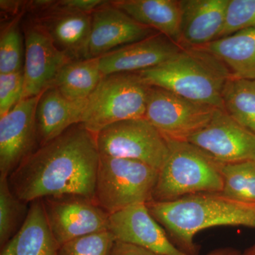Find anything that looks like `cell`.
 <instances>
[{
	"instance_id": "cell-1",
	"label": "cell",
	"mask_w": 255,
	"mask_h": 255,
	"mask_svg": "<svg viewBox=\"0 0 255 255\" xmlns=\"http://www.w3.org/2000/svg\"><path fill=\"white\" fill-rule=\"evenodd\" d=\"M100 155L96 135L77 124L40 146L8 177L13 193L26 203L51 196L95 201Z\"/></svg>"
},
{
	"instance_id": "cell-2",
	"label": "cell",
	"mask_w": 255,
	"mask_h": 255,
	"mask_svg": "<svg viewBox=\"0 0 255 255\" xmlns=\"http://www.w3.org/2000/svg\"><path fill=\"white\" fill-rule=\"evenodd\" d=\"M150 214L163 226L187 254L195 255L194 238L215 226H242L255 228V204L233 200L222 193H201L171 201L146 204Z\"/></svg>"
},
{
	"instance_id": "cell-3",
	"label": "cell",
	"mask_w": 255,
	"mask_h": 255,
	"mask_svg": "<svg viewBox=\"0 0 255 255\" xmlns=\"http://www.w3.org/2000/svg\"><path fill=\"white\" fill-rule=\"evenodd\" d=\"M137 73L149 86L222 110L223 88L231 77L217 58L198 48H184L165 63Z\"/></svg>"
},
{
	"instance_id": "cell-4",
	"label": "cell",
	"mask_w": 255,
	"mask_h": 255,
	"mask_svg": "<svg viewBox=\"0 0 255 255\" xmlns=\"http://www.w3.org/2000/svg\"><path fill=\"white\" fill-rule=\"evenodd\" d=\"M169 151L159 170L153 201H171L223 190L222 163L187 141L168 140Z\"/></svg>"
},
{
	"instance_id": "cell-5",
	"label": "cell",
	"mask_w": 255,
	"mask_h": 255,
	"mask_svg": "<svg viewBox=\"0 0 255 255\" xmlns=\"http://www.w3.org/2000/svg\"><path fill=\"white\" fill-rule=\"evenodd\" d=\"M149 89L137 73L106 75L87 99L80 124L96 135L111 124L145 118Z\"/></svg>"
},
{
	"instance_id": "cell-6",
	"label": "cell",
	"mask_w": 255,
	"mask_h": 255,
	"mask_svg": "<svg viewBox=\"0 0 255 255\" xmlns=\"http://www.w3.org/2000/svg\"><path fill=\"white\" fill-rule=\"evenodd\" d=\"M159 170L148 164L100 155L95 201L108 214L153 201Z\"/></svg>"
},
{
	"instance_id": "cell-7",
	"label": "cell",
	"mask_w": 255,
	"mask_h": 255,
	"mask_svg": "<svg viewBox=\"0 0 255 255\" xmlns=\"http://www.w3.org/2000/svg\"><path fill=\"white\" fill-rule=\"evenodd\" d=\"M100 155L135 159L159 170L168 155L169 142L145 118L111 124L96 134Z\"/></svg>"
},
{
	"instance_id": "cell-8",
	"label": "cell",
	"mask_w": 255,
	"mask_h": 255,
	"mask_svg": "<svg viewBox=\"0 0 255 255\" xmlns=\"http://www.w3.org/2000/svg\"><path fill=\"white\" fill-rule=\"evenodd\" d=\"M219 110L150 86L145 118L167 140L188 141L209 124Z\"/></svg>"
},
{
	"instance_id": "cell-9",
	"label": "cell",
	"mask_w": 255,
	"mask_h": 255,
	"mask_svg": "<svg viewBox=\"0 0 255 255\" xmlns=\"http://www.w3.org/2000/svg\"><path fill=\"white\" fill-rule=\"evenodd\" d=\"M42 199L50 231L59 247L87 235L109 231L110 214L95 201L73 195Z\"/></svg>"
},
{
	"instance_id": "cell-10",
	"label": "cell",
	"mask_w": 255,
	"mask_h": 255,
	"mask_svg": "<svg viewBox=\"0 0 255 255\" xmlns=\"http://www.w3.org/2000/svg\"><path fill=\"white\" fill-rule=\"evenodd\" d=\"M33 21L44 28L58 49L71 60L88 58L92 14L70 9L61 1H32Z\"/></svg>"
},
{
	"instance_id": "cell-11",
	"label": "cell",
	"mask_w": 255,
	"mask_h": 255,
	"mask_svg": "<svg viewBox=\"0 0 255 255\" xmlns=\"http://www.w3.org/2000/svg\"><path fill=\"white\" fill-rule=\"evenodd\" d=\"M24 65L23 99L41 95L60 70L72 61L57 48L44 28L33 19L23 26Z\"/></svg>"
},
{
	"instance_id": "cell-12",
	"label": "cell",
	"mask_w": 255,
	"mask_h": 255,
	"mask_svg": "<svg viewBox=\"0 0 255 255\" xmlns=\"http://www.w3.org/2000/svg\"><path fill=\"white\" fill-rule=\"evenodd\" d=\"M41 95L23 99L9 113L0 117V177H9L36 150V114Z\"/></svg>"
},
{
	"instance_id": "cell-13",
	"label": "cell",
	"mask_w": 255,
	"mask_h": 255,
	"mask_svg": "<svg viewBox=\"0 0 255 255\" xmlns=\"http://www.w3.org/2000/svg\"><path fill=\"white\" fill-rule=\"evenodd\" d=\"M187 142L222 164L255 161V134L242 127L221 109L207 126Z\"/></svg>"
},
{
	"instance_id": "cell-14",
	"label": "cell",
	"mask_w": 255,
	"mask_h": 255,
	"mask_svg": "<svg viewBox=\"0 0 255 255\" xmlns=\"http://www.w3.org/2000/svg\"><path fill=\"white\" fill-rule=\"evenodd\" d=\"M158 33L107 1L92 14L88 58H100Z\"/></svg>"
},
{
	"instance_id": "cell-15",
	"label": "cell",
	"mask_w": 255,
	"mask_h": 255,
	"mask_svg": "<svg viewBox=\"0 0 255 255\" xmlns=\"http://www.w3.org/2000/svg\"><path fill=\"white\" fill-rule=\"evenodd\" d=\"M109 231L117 241L158 255H191L174 246L145 204H134L110 215Z\"/></svg>"
},
{
	"instance_id": "cell-16",
	"label": "cell",
	"mask_w": 255,
	"mask_h": 255,
	"mask_svg": "<svg viewBox=\"0 0 255 255\" xmlns=\"http://www.w3.org/2000/svg\"><path fill=\"white\" fill-rule=\"evenodd\" d=\"M183 48L168 37L157 33L100 57V70L104 76L137 73L165 63Z\"/></svg>"
},
{
	"instance_id": "cell-17",
	"label": "cell",
	"mask_w": 255,
	"mask_h": 255,
	"mask_svg": "<svg viewBox=\"0 0 255 255\" xmlns=\"http://www.w3.org/2000/svg\"><path fill=\"white\" fill-rule=\"evenodd\" d=\"M229 0H180L183 48H200L219 38Z\"/></svg>"
},
{
	"instance_id": "cell-18",
	"label": "cell",
	"mask_w": 255,
	"mask_h": 255,
	"mask_svg": "<svg viewBox=\"0 0 255 255\" xmlns=\"http://www.w3.org/2000/svg\"><path fill=\"white\" fill-rule=\"evenodd\" d=\"M87 100L71 101L53 87L41 94L36 109V127L40 146L81 124Z\"/></svg>"
},
{
	"instance_id": "cell-19",
	"label": "cell",
	"mask_w": 255,
	"mask_h": 255,
	"mask_svg": "<svg viewBox=\"0 0 255 255\" xmlns=\"http://www.w3.org/2000/svg\"><path fill=\"white\" fill-rule=\"evenodd\" d=\"M59 246L50 231L43 199L32 201L18 232L1 248L0 255H58Z\"/></svg>"
},
{
	"instance_id": "cell-20",
	"label": "cell",
	"mask_w": 255,
	"mask_h": 255,
	"mask_svg": "<svg viewBox=\"0 0 255 255\" xmlns=\"http://www.w3.org/2000/svg\"><path fill=\"white\" fill-rule=\"evenodd\" d=\"M111 2L137 22L155 30L180 45V1L117 0Z\"/></svg>"
},
{
	"instance_id": "cell-21",
	"label": "cell",
	"mask_w": 255,
	"mask_h": 255,
	"mask_svg": "<svg viewBox=\"0 0 255 255\" xmlns=\"http://www.w3.org/2000/svg\"><path fill=\"white\" fill-rule=\"evenodd\" d=\"M228 69L231 77L255 80V28H248L200 47Z\"/></svg>"
},
{
	"instance_id": "cell-22",
	"label": "cell",
	"mask_w": 255,
	"mask_h": 255,
	"mask_svg": "<svg viewBox=\"0 0 255 255\" xmlns=\"http://www.w3.org/2000/svg\"><path fill=\"white\" fill-rule=\"evenodd\" d=\"M104 77L99 58L72 60L60 70L50 87L68 100L85 101Z\"/></svg>"
},
{
	"instance_id": "cell-23",
	"label": "cell",
	"mask_w": 255,
	"mask_h": 255,
	"mask_svg": "<svg viewBox=\"0 0 255 255\" xmlns=\"http://www.w3.org/2000/svg\"><path fill=\"white\" fill-rule=\"evenodd\" d=\"M223 110L255 134V80L231 77L223 88Z\"/></svg>"
},
{
	"instance_id": "cell-24",
	"label": "cell",
	"mask_w": 255,
	"mask_h": 255,
	"mask_svg": "<svg viewBox=\"0 0 255 255\" xmlns=\"http://www.w3.org/2000/svg\"><path fill=\"white\" fill-rule=\"evenodd\" d=\"M223 195L233 200L255 204V161L223 164Z\"/></svg>"
},
{
	"instance_id": "cell-25",
	"label": "cell",
	"mask_w": 255,
	"mask_h": 255,
	"mask_svg": "<svg viewBox=\"0 0 255 255\" xmlns=\"http://www.w3.org/2000/svg\"><path fill=\"white\" fill-rule=\"evenodd\" d=\"M27 203L18 199L8 178L0 177V245L1 248L18 232L27 216Z\"/></svg>"
},
{
	"instance_id": "cell-26",
	"label": "cell",
	"mask_w": 255,
	"mask_h": 255,
	"mask_svg": "<svg viewBox=\"0 0 255 255\" xmlns=\"http://www.w3.org/2000/svg\"><path fill=\"white\" fill-rule=\"evenodd\" d=\"M21 16L14 18L1 30L0 38V74L23 70V37L19 22Z\"/></svg>"
},
{
	"instance_id": "cell-27",
	"label": "cell",
	"mask_w": 255,
	"mask_h": 255,
	"mask_svg": "<svg viewBox=\"0 0 255 255\" xmlns=\"http://www.w3.org/2000/svg\"><path fill=\"white\" fill-rule=\"evenodd\" d=\"M116 241L110 231L92 233L65 243L58 255H112Z\"/></svg>"
},
{
	"instance_id": "cell-28",
	"label": "cell",
	"mask_w": 255,
	"mask_h": 255,
	"mask_svg": "<svg viewBox=\"0 0 255 255\" xmlns=\"http://www.w3.org/2000/svg\"><path fill=\"white\" fill-rule=\"evenodd\" d=\"M248 28H255V0H229L219 38Z\"/></svg>"
},
{
	"instance_id": "cell-29",
	"label": "cell",
	"mask_w": 255,
	"mask_h": 255,
	"mask_svg": "<svg viewBox=\"0 0 255 255\" xmlns=\"http://www.w3.org/2000/svg\"><path fill=\"white\" fill-rule=\"evenodd\" d=\"M23 69L14 73L0 74V117L9 113L23 99Z\"/></svg>"
},
{
	"instance_id": "cell-30",
	"label": "cell",
	"mask_w": 255,
	"mask_h": 255,
	"mask_svg": "<svg viewBox=\"0 0 255 255\" xmlns=\"http://www.w3.org/2000/svg\"><path fill=\"white\" fill-rule=\"evenodd\" d=\"M106 1L102 0H62L61 2L70 9L92 14L95 10L101 5L105 4Z\"/></svg>"
},
{
	"instance_id": "cell-31",
	"label": "cell",
	"mask_w": 255,
	"mask_h": 255,
	"mask_svg": "<svg viewBox=\"0 0 255 255\" xmlns=\"http://www.w3.org/2000/svg\"><path fill=\"white\" fill-rule=\"evenodd\" d=\"M112 255H158L150 251L128 244L122 242L116 241L114 244Z\"/></svg>"
},
{
	"instance_id": "cell-32",
	"label": "cell",
	"mask_w": 255,
	"mask_h": 255,
	"mask_svg": "<svg viewBox=\"0 0 255 255\" xmlns=\"http://www.w3.org/2000/svg\"><path fill=\"white\" fill-rule=\"evenodd\" d=\"M1 9L4 11H12V12H16L17 10L19 9L20 5H21V1H4V0H1Z\"/></svg>"
},
{
	"instance_id": "cell-33",
	"label": "cell",
	"mask_w": 255,
	"mask_h": 255,
	"mask_svg": "<svg viewBox=\"0 0 255 255\" xmlns=\"http://www.w3.org/2000/svg\"><path fill=\"white\" fill-rule=\"evenodd\" d=\"M206 255H242L236 250L232 248H222L211 252Z\"/></svg>"
},
{
	"instance_id": "cell-34",
	"label": "cell",
	"mask_w": 255,
	"mask_h": 255,
	"mask_svg": "<svg viewBox=\"0 0 255 255\" xmlns=\"http://www.w3.org/2000/svg\"><path fill=\"white\" fill-rule=\"evenodd\" d=\"M242 255H255V243Z\"/></svg>"
}]
</instances>
